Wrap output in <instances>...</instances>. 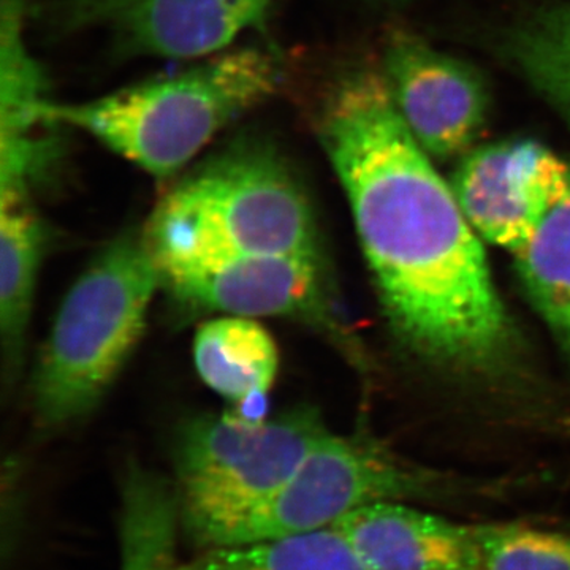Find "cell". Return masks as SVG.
I'll return each instance as SVG.
<instances>
[{
  "instance_id": "6da1fadb",
  "label": "cell",
  "mask_w": 570,
  "mask_h": 570,
  "mask_svg": "<svg viewBox=\"0 0 570 570\" xmlns=\"http://www.w3.org/2000/svg\"><path fill=\"white\" fill-rule=\"evenodd\" d=\"M317 132L396 335L439 365L483 371L501 363L512 328L482 238L409 132L382 70L337 82Z\"/></svg>"
},
{
  "instance_id": "7a4b0ae2",
  "label": "cell",
  "mask_w": 570,
  "mask_h": 570,
  "mask_svg": "<svg viewBox=\"0 0 570 570\" xmlns=\"http://www.w3.org/2000/svg\"><path fill=\"white\" fill-rule=\"evenodd\" d=\"M142 235L156 262L276 255L324 264L305 187L261 137L235 138L184 175Z\"/></svg>"
},
{
  "instance_id": "3957f363",
  "label": "cell",
  "mask_w": 570,
  "mask_h": 570,
  "mask_svg": "<svg viewBox=\"0 0 570 570\" xmlns=\"http://www.w3.org/2000/svg\"><path fill=\"white\" fill-rule=\"evenodd\" d=\"M279 82V66L261 48H235L197 66L138 82L99 99L50 100L47 116L91 135L164 181L183 170L228 124L264 104Z\"/></svg>"
},
{
  "instance_id": "277c9868",
  "label": "cell",
  "mask_w": 570,
  "mask_h": 570,
  "mask_svg": "<svg viewBox=\"0 0 570 570\" xmlns=\"http://www.w3.org/2000/svg\"><path fill=\"white\" fill-rule=\"evenodd\" d=\"M159 268L142 232L127 230L67 292L32 381L37 422L61 428L91 414L140 341Z\"/></svg>"
},
{
  "instance_id": "5b68a950",
  "label": "cell",
  "mask_w": 570,
  "mask_h": 570,
  "mask_svg": "<svg viewBox=\"0 0 570 570\" xmlns=\"http://www.w3.org/2000/svg\"><path fill=\"white\" fill-rule=\"evenodd\" d=\"M483 493V487L471 480L412 463L366 431L328 430L275 494L214 530L202 547L243 546L322 530L381 502L448 504Z\"/></svg>"
},
{
  "instance_id": "8992f818",
  "label": "cell",
  "mask_w": 570,
  "mask_h": 570,
  "mask_svg": "<svg viewBox=\"0 0 570 570\" xmlns=\"http://www.w3.org/2000/svg\"><path fill=\"white\" fill-rule=\"evenodd\" d=\"M326 431L309 406L275 419L224 414L187 422L174 456L184 531L202 547L214 530L275 494Z\"/></svg>"
},
{
  "instance_id": "52a82bcc",
  "label": "cell",
  "mask_w": 570,
  "mask_h": 570,
  "mask_svg": "<svg viewBox=\"0 0 570 570\" xmlns=\"http://www.w3.org/2000/svg\"><path fill=\"white\" fill-rule=\"evenodd\" d=\"M160 287L176 302L236 317H284L355 347L333 305L324 264L276 255L156 262Z\"/></svg>"
},
{
  "instance_id": "ba28073f",
  "label": "cell",
  "mask_w": 570,
  "mask_h": 570,
  "mask_svg": "<svg viewBox=\"0 0 570 570\" xmlns=\"http://www.w3.org/2000/svg\"><path fill=\"white\" fill-rule=\"evenodd\" d=\"M275 0H51L59 32H102L122 56L205 59L264 22Z\"/></svg>"
},
{
  "instance_id": "9c48e42d",
  "label": "cell",
  "mask_w": 570,
  "mask_h": 570,
  "mask_svg": "<svg viewBox=\"0 0 570 570\" xmlns=\"http://www.w3.org/2000/svg\"><path fill=\"white\" fill-rule=\"evenodd\" d=\"M453 194L482 242L515 254L570 184V160L534 140H508L469 151Z\"/></svg>"
},
{
  "instance_id": "30bf717a",
  "label": "cell",
  "mask_w": 570,
  "mask_h": 570,
  "mask_svg": "<svg viewBox=\"0 0 570 570\" xmlns=\"http://www.w3.org/2000/svg\"><path fill=\"white\" fill-rule=\"evenodd\" d=\"M382 73L409 132L431 157L448 160L472 151L491 102L474 66L396 32L385 48Z\"/></svg>"
},
{
  "instance_id": "8fae6325",
  "label": "cell",
  "mask_w": 570,
  "mask_h": 570,
  "mask_svg": "<svg viewBox=\"0 0 570 570\" xmlns=\"http://www.w3.org/2000/svg\"><path fill=\"white\" fill-rule=\"evenodd\" d=\"M47 75L26 40V0H0V193L32 195L61 156Z\"/></svg>"
},
{
  "instance_id": "7c38bea8",
  "label": "cell",
  "mask_w": 570,
  "mask_h": 570,
  "mask_svg": "<svg viewBox=\"0 0 570 570\" xmlns=\"http://www.w3.org/2000/svg\"><path fill=\"white\" fill-rule=\"evenodd\" d=\"M367 570H482L478 524L406 502L356 509L333 524Z\"/></svg>"
},
{
  "instance_id": "4fadbf2b",
  "label": "cell",
  "mask_w": 570,
  "mask_h": 570,
  "mask_svg": "<svg viewBox=\"0 0 570 570\" xmlns=\"http://www.w3.org/2000/svg\"><path fill=\"white\" fill-rule=\"evenodd\" d=\"M194 362L213 392L246 406L268 395L279 370V352L254 318L224 316L198 328Z\"/></svg>"
},
{
  "instance_id": "5bb4252c",
  "label": "cell",
  "mask_w": 570,
  "mask_h": 570,
  "mask_svg": "<svg viewBox=\"0 0 570 570\" xmlns=\"http://www.w3.org/2000/svg\"><path fill=\"white\" fill-rule=\"evenodd\" d=\"M45 243L32 197L0 194V335L11 376L20 370Z\"/></svg>"
},
{
  "instance_id": "9a60e30c",
  "label": "cell",
  "mask_w": 570,
  "mask_h": 570,
  "mask_svg": "<svg viewBox=\"0 0 570 570\" xmlns=\"http://www.w3.org/2000/svg\"><path fill=\"white\" fill-rule=\"evenodd\" d=\"M179 527L176 489L148 469H127L119 510V570H197L179 554Z\"/></svg>"
},
{
  "instance_id": "2e32d148",
  "label": "cell",
  "mask_w": 570,
  "mask_h": 570,
  "mask_svg": "<svg viewBox=\"0 0 570 570\" xmlns=\"http://www.w3.org/2000/svg\"><path fill=\"white\" fill-rule=\"evenodd\" d=\"M512 255L532 306L570 360V184Z\"/></svg>"
},
{
  "instance_id": "e0dca14e",
  "label": "cell",
  "mask_w": 570,
  "mask_h": 570,
  "mask_svg": "<svg viewBox=\"0 0 570 570\" xmlns=\"http://www.w3.org/2000/svg\"><path fill=\"white\" fill-rule=\"evenodd\" d=\"M504 50L570 129V0L521 21L509 32Z\"/></svg>"
},
{
  "instance_id": "ac0fdd59",
  "label": "cell",
  "mask_w": 570,
  "mask_h": 570,
  "mask_svg": "<svg viewBox=\"0 0 570 570\" xmlns=\"http://www.w3.org/2000/svg\"><path fill=\"white\" fill-rule=\"evenodd\" d=\"M197 570H367L335 527L285 538L216 547L194 561Z\"/></svg>"
},
{
  "instance_id": "d6986e66",
  "label": "cell",
  "mask_w": 570,
  "mask_h": 570,
  "mask_svg": "<svg viewBox=\"0 0 570 570\" xmlns=\"http://www.w3.org/2000/svg\"><path fill=\"white\" fill-rule=\"evenodd\" d=\"M482 570H570V534L524 523L478 524Z\"/></svg>"
},
{
  "instance_id": "ffe728a7",
  "label": "cell",
  "mask_w": 570,
  "mask_h": 570,
  "mask_svg": "<svg viewBox=\"0 0 570 570\" xmlns=\"http://www.w3.org/2000/svg\"><path fill=\"white\" fill-rule=\"evenodd\" d=\"M390 2H400V0H390Z\"/></svg>"
}]
</instances>
